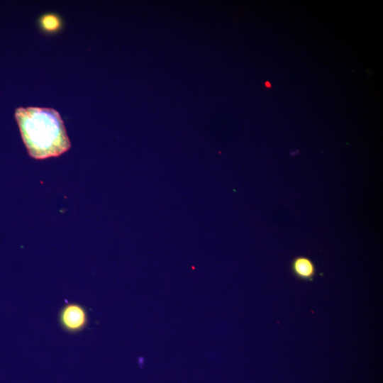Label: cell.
<instances>
[{"label": "cell", "instance_id": "1", "mask_svg": "<svg viewBox=\"0 0 383 383\" xmlns=\"http://www.w3.org/2000/svg\"><path fill=\"white\" fill-rule=\"evenodd\" d=\"M28 154L37 160L57 157L67 151L70 141L63 121L55 109L19 107L15 111Z\"/></svg>", "mask_w": 383, "mask_h": 383}, {"label": "cell", "instance_id": "2", "mask_svg": "<svg viewBox=\"0 0 383 383\" xmlns=\"http://www.w3.org/2000/svg\"><path fill=\"white\" fill-rule=\"evenodd\" d=\"M89 321L87 309L76 302L64 305L58 313V322L63 331L68 333H78L83 331Z\"/></svg>", "mask_w": 383, "mask_h": 383}, {"label": "cell", "instance_id": "3", "mask_svg": "<svg viewBox=\"0 0 383 383\" xmlns=\"http://www.w3.org/2000/svg\"><path fill=\"white\" fill-rule=\"evenodd\" d=\"M294 274L302 280H311L316 274V267L309 258L299 256L294 259L292 264Z\"/></svg>", "mask_w": 383, "mask_h": 383}, {"label": "cell", "instance_id": "4", "mask_svg": "<svg viewBox=\"0 0 383 383\" xmlns=\"http://www.w3.org/2000/svg\"><path fill=\"white\" fill-rule=\"evenodd\" d=\"M40 24L44 30L54 32L60 28L61 21L57 15L48 13L41 17L40 19Z\"/></svg>", "mask_w": 383, "mask_h": 383}, {"label": "cell", "instance_id": "5", "mask_svg": "<svg viewBox=\"0 0 383 383\" xmlns=\"http://www.w3.org/2000/svg\"><path fill=\"white\" fill-rule=\"evenodd\" d=\"M265 86L267 87V88H270L271 87V84L269 82H265Z\"/></svg>", "mask_w": 383, "mask_h": 383}]
</instances>
